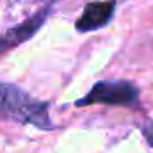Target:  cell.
I'll return each mask as SVG.
<instances>
[{"mask_svg": "<svg viewBox=\"0 0 153 153\" xmlns=\"http://www.w3.org/2000/svg\"><path fill=\"white\" fill-rule=\"evenodd\" d=\"M116 11V2L114 0H105V2H91L84 13L80 14V18L76 20L75 29L78 32H91V30H98L102 27H105Z\"/></svg>", "mask_w": 153, "mask_h": 153, "instance_id": "3", "label": "cell"}, {"mask_svg": "<svg viewBox=\"0 0 153 153\" xmlns=\"http://www.w3.org/2000/svg\"><path fill=\"white\" fill-rule=\"evenodd\" d=\"M46 16H48V9L41 11V13H38V14L34 16V18H30V20H27V22H23V23H20V25L9 29L7 32H4V34L0 36V55L5 53L7 50L18 46L20 43L27 41L29 38H32V36L38 32L39 27L45 23Z\"/></svg>", "mask_w": 153, "mask_h": 153, "instance_id": "4", "label": "cell"}, {"mask_svg": "<svg viewBox=\"0 0 153 153\" xmlns=\"http://www.w3.org/2000/svg\"><path fill=\"white\" fill-rule=\"evenodd\" d=\"M0 119L32 125L41 130L53 128L48 116V103L39 102L22 87L7 82H0Z\"/></svg>", "mask_w": 153, "mask_h": 153, "instance_id": "1", "label": "cell"}, {"mask_svg": "<svg viewBox=\"0 0 153 153\" xmlns=\"http://www.w3.org/2000/svg\"><path fill=\"white\" fill-rule=\"evenodd\" d=\"M143 134H144V137H146V141L150 143V146L153 148V123H146L144 126H143Z\"/></svg>", "mask_w": 153, "mask_h": 153, "instance_id": "5", "label": "cell"}, {"mask_svg": "<svg viewBox=\"0 0 153 153\" xmlns=\"http://www.w3.org/2000/svg\"><path fill=\"white\" fill-rule=\"evenodd\" d=\"M94 103L141 109L139 87L130 80H100L91 87V91L84 98L75 102L76 107H87Z\"/></svg>", "mask_w": 153, "mask_h": 153, "instance_id": "2", "label": "cell"}]
</instances>
